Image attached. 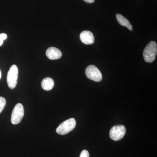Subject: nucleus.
Returning <instances> with one entry per match:
<instances>
[{"label": "nucleus", "instance_id": "nucleus-3", "mask_svg": "<svg viewBox=\"0 0 157 157\" xmlns=\"http://www.w3.org/2000/svg\"><path fill=\"white\" fill-rule=\"evenodd\" d=\"M18 70L16 65H13L10 67L7 75V83L9 87L13 89L16 87L18 78Z\"/></svg>", "mask_w": 157, "mask_h": 157}, {"label": "nucleus", "instance_id": "nucleus-9", "mask_svg": "<svg viewBox=\"0 0 157 157\" xmlns=\"http://www.w3.org/2000/svg\"><path fill=\"white\" fill-rule=\"evenodd\" d=\"M116 16V18L118 22L120 25L126 27L129 30H133V26L125 17H124L120 14H117Z\"/></svg>", "mask_w": 157, "mask_h": 157}, {"label": "nucleus", "instance_id": "nucleus-13", "mask_svg": "<svg viewBox=\"0 0 157 157\" xmlns=\"http://www.w3.org/2000/svg\"><path fill=\"white\" fill-rule=\"evenodd\" d=\"M79 157H90L89 153L87 150H84L81 152Z\"/></svg>", "mask_w": 157, "mask_h": 157}, {"label": "nucleus", "instance_id": "nucleus-5", "mask_svg": "<svg viewBox=\"0 0 157 157\" xmlns=\"http://www.w3.org/2000/svg\"><path fill=\"white\" fill-rule=\"evenodd\" d=\"M24 115V109L22 104L18 103L15 105L11 113V122L13 124L20 122Z\"/></svg>", "mask_w": 157, "mask_h": 157}, {"label": "nucleus", "instance_id": "nucleus-11", "mask_svg": "<svg viewBox=\"0 0 157 157\" xmlns=\"http://www.w3.org/2000/svg\"><path fill=\"white\" fill-rule=\"evenodd\" d=\"M6 99L2 97H0V113L3 111L6 107Z\"/></svg>", "mask_w": 157, "mask_h": 157}, {"label": "nucleus", "instance_id": "nucleus-7", "mask_svg": "<svg viewBox=\"0 0 157 157\" xmlns=\"http://www.w3.org/2000/svg\"><path fill=\"white\" fill-rule=\"evenodd\" d=\"M79 37L81 42L86 45H91L94 42V37L90 31H83L80 33Z\"/></svg>", "mask_w": 157, "mask_h": 157}, {"label": "nucleus", "instance_id": "nucleus-12", "mask_svg": "<svg viewBox=\"0 0 157 157\" xmlns=\"http://www.w3.org/2000/svg\"><path fill=\"white\" fill-rule=\"evenodd\" d=\"M7 38V36L6 34L2 33L0 34V46L2 45L3 41L6 40Z\"/></svg>", "mask_w": 157, "mask_h": 157}, {"label": "nucleus", "instance_id": "nucleus-8", "mask_svg": "<svg viewBox=\"0 0 157 157\" xmlns=\"http://www.w3.org/2000/svg\"><path fill=\"white\" fill-rule=\"evenodd\" d=\"M46 56L51 60L57 59L62 56L61 51L58 48L51 47L48 48L46 51Z\"/></svg>", "mask_w": 157, "mask_h": 157}, {"label": "nucleus", "instance_id": "nucleus-14", "mask_svg": "<svg viewBox=\"0 0 157 157\" xmlns=\"http://www.w3.org/2000/svg\"><path fill=\"white\" fill-rule=\"evenodd\" d=\"M83 1L87 3H93L95 2V0H83Z\"/></svg>", "mask_w": 157, "mask_h": 157}, {"label": "nucleus", "instance_id": "nucleus-1", "mask_svg": "<svg viewBox=\"0 0 157 157\" xmlns=\"http://www.w3.org/2000/svg\"><path fill=\"white\" fill-rule=\"evenodd\" d=\"M157 53V45L154 41H151L147 45L143 52V57L147 63H152L155 60Z\"/></svg>", "mask_w": 157, "mask_h": 157}, {"label": "nucleus", "instance_id": "nucleus-2", "mask_svg": "<svg viewBox=\"0 0 157 157\" xmlns=\"http://www.w3.org/2000/svg\"><path fill=\"white\" fill-rule=\"evenodd\" d=\"M76 125V121L73 118L69 119L63 122L56 128V132L60 135H65L73 131Z\"/></svg>", "mask_w": 157, "mask_h": 157}, {"label": "nucleus", "instance_id": "nucleus-6", "mask_svg": "<svg viewBox=\"0 0 157 157\" xmlns=\"http://www.w3.org/2000/svg\"><path fill=\"white\" fill-rule=\"evenodd\" d=\"M126 132L125 127L122 125L113 127L109 131V137L112 140H119L121 139L124 136Z\"/></svg>", "mask_w": 157, "mask_h": 157}, {"label": "nucleus", "instance_id": "nucleus-10", "mask_svg": "<svg viewBox=\"0 0 157 157\" xmlns=\"http://www.w3.org/2000/svg\"><path fill=\"white\" fill-rule=\"evenodd\" d=\"M41 85L43 89L45 90H50L54 86V81L52 78L46 77L42 80Z\"/></svg>", "mask_w": 157, "mask_h": 157}, {"label": "nucleus", "instance_id": "nucleus-15", "mask_svg": "<svg viewBox=\"0 0 157 157\" xmlns=\"http://www.w3.org/2000/svg\"><path fill=\"white\" fill-rule=\"evenodd\" d=\"M1 77H2V73H1V70H0V79H1Z\"/></svg>", "mask_w": 157, "mask_h": 157}, {"label": "nucleus", "instance_id": "nucleus-4", "mask_svg": "<svg viewBox=\"0 0 157 157\" xmlns=\"http://www.w3.org/2000/svg\"><path fill=\"white\" fill-rule=\"evenodd\" d=\"M85 74L88 78L96 82H100L102 79L101 71L94 65L88 66L85 70Z\"/></svg>", "mask_w": 157, "mask_h": 157}]
</instances>
